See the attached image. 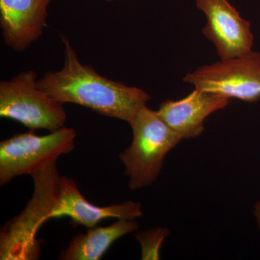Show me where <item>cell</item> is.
Masks as SVG:
<instances>
[{
    "label": "cell",
    "instance_id": "277c9868",
    "mask_svg": "<svg viewBox=\"0 0 260 260\" xmlns=\"http://www.w3.org/2000/svg\"><path fill=\"white\" fill-rule=\"evenodd\" d=\"M75 138V130L64 126L44 136L31 129L3 140L0 143V184L50 167L74 149Z\"/></svg>",
    "mask_w": 260,
    "mask_h": 260
},
{
    "label": "cell",
    "instance_id": "7a4b0ae2",
    "mask_svg": "<svg viewBox=\"0 0 260 260\" xmlns=\"http://www.w3.org/2000/svg\"><path fill=\"white\" fill-rule=\"evenodd\" d=\"M34 192L25 209L5 224L0 232V259L35 260L41 256L37 234L50 219L60 192L56 162L31 175Z\"/></svg>",
    "mask_w": 260,
    "mask_h": 260
},
{
    "label": "cell",
    "instance_id": "52a82bcc",
    "mask_svg": "<svg viewBox=\"0 0 260 260\" xmlns=\"http://www.w3.org/2000/svg\"><path fill=\"white\" fill-rule=\"evenodd\" d=\"M198 9L206 15L203 32L213 43L220 59L244 55L253 46L250 23L241 17L228 0H197Z\"/></svg>",
    "mask_w": 260,
    "mask_h": 260
},
{
    "label": "cell",
    "instance_id": "ba28073f",
    "mask_svg": "<svg viewBox=\"0 0 260 260\" xmlns=\"http://www.w3.org/2000/svg\"><path fill=\"white\" fill-rule=\"evenodd\" d=\"M143 215L139 203L126 201L121 204L99 207L84 198L75 181L68 177H60L59 199L51 211V218L69 217L73 223L90 229L97 226L104 219H136Z\"/></svg>",
    "mask_w": 260,
    "mask_h": 260
},
{
    "label": "cell",
    "instance_id": "8fae6325",
    "mask_svg": "<svg viewBox=\"0 0 260 260\" xmlns=\"http://www.w3.org/2000/svg\"><path fill=\"white\" fill-rule=\"evenodd\" d=\"M138 229L135 219H119L108 226L90 228L73 238L68 247L61 251L59 259H100L113 243Z\"/></svg>",
    "mask_w": 260,
    "mask_h": 260
},
{
    "label": "cell",
    "instance_id": "4fadbf2b",
    "mask_svg": "<svg viewBox=\"0 0 260 260\" xmlns=\"http://www.w3.org/2000/svg\"><path fill=\"white\" fill-rule=\"evenodd\" d=\"M255 213L256 220H257L258 224L260 229V201L258 202L257 204L255 205Z\"/></svg>",
    "mask_w": 260,
    "mask_h": 260
},
{
    "label": "cell",
    "instance_id": "5bb4252c",
    "mask_svg": "<svg viewBox=\"0 0 260 260\" xmlns=\"http://www.w3.org/2000/svg\"><path fill=\"white\" fill-rule=\"evenodd\" d=\"M107 1H112V0H107Z\"/></svg>",
    "mask_w": 260,
    "mask_h": 260
},
{
    "label": "cell",
    "instance_id": "3957f363",
    "mask_svg": "<svg viewBox=\"0 0 260 260\" xmlns=\"http://www.w3.org/2000/svg\"><path fill=\"white\" fill-rule=\"evenodd\" d=\"M129 124L133 142L119 157L129 177V189L137 190L156 180L167 154L182 139L168 126L158 111L147 106L140 109Z\"/></svg>",
    "mask_w": 260,
    "mask_h": 260
},
{
    "label": "cell",
    "instance_id": "7c38bea8",
    "mask_svg": "<svg viewBox=\"0 0 260 260\" xmlns=\"http://www.w3.org/2000/svg\"><path fill=\"white\" fill-rule=\"evenodd\" d=\"M169 234L170 232L166 228H153L135 234V237L141 246V259H160V247Z\"/></svg>",
    "mask_w": 260,
    "mask_h": 260
},
{
    "label": "cell",
    "instance_id": "5b68a950",
    "mask_svg": "<svg viewBox=\"0 0 260 260\" xmlns=\"http://www.w3.org/2000/svg\"><path fill=\"white\" fill-rule=\"evenodd\" d=\"M37 73L22 72L0 83V116L21 123L30 129L56 131L64 127L67 113L63 104L38 86Z\"/></svg>",
    "mask_w": 260,
    "mask_h": 260
},
{
    "label": "cell",
    "instance_id": "6da1fadb",
    "mask_svg": "<svg viewBox=\"0 0 260 260\" xmlns=\"http://www.w3.org/2000/svg\"><path fill=\"white\" fill-rule=\"evenodd\" d=\"M64 66L38 80L39 88L61 104H78L108 117L130 123L151 99L142 89L102 76L90 65L82 64L66 37Z\"/></svg>",
    "mask_w": 260,
    "mask_h": 260
},
{
    "label": "cell",
    "instance_id": "30bf717a",
    "mask_svg": "<svg viewBox=\"0 0 260 260\" xmlns=\"http://www.w3.org/2000/svg\"><path fill=\"white\" fill-rule=\"evenodd\" d=\"M51 0H0L4 42L13 50H25L42 36Z\"/></svg>",
    "mask_w": 260,
    "mask_h": 260
},
{
    "label": "cell",
    "instance_id": "8992f818",
    "mask_svg": "<svg viewBox=\"0 0 260 260\" xmlns=\"http://www.w3.org/2000/svg\"><path fill=\"white\" fill-rule=\"evenodd\" d=\"M195 88L246 102L260 99V53L221 59L200 67L183 79Z\"/></svg>",
    "mask_w": 260,
    "mask_h": 260
},
{
    "label": "cell",
    "instance_id": "9c48e42d",
    "mask_svg": "<svg viewBox=\"0 0 260 260\" xmlns=\"http://www.w3.org/2000/svg\"><path fill=\"white\" fill-rule=\"evenodd\" d=\"M229 102V98L195 88L184 99L162 103L158 113L181 139H189L201 135L206 118Z\"/></svg>",
    "mask_w": 260,
    "mask_h": 260
}]
</instances>
